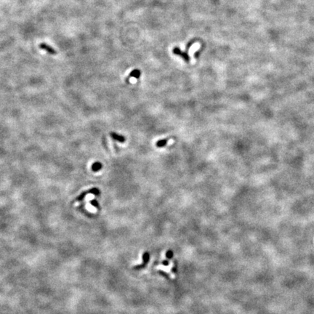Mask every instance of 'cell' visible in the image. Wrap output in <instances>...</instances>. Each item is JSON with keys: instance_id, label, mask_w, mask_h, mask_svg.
<instances>
[{"instance_id": "2", "label": "cell", "mask_w": 314, "mask_h": 314, "mask_svg": "<svg viewBox=\"0 0 314 314\" xmlns=\"http://www.w3.org/2000/svg\"><path fill=\"white\" fill-rule=\"evenodd\" d=\"M173 53L174 54L178 55H179V56L182 57V58H183L186 62H188L190 61V57H189V55H188V53H187V52L181 51L180 48H175L173 50Z\"/></svg>"}, {"instance_id": "6", "label": "cell", "mask_w": 314, "mask_h": 314, "mask_svg": "<svg viewBox=\"0 0 314 314\" xmlns=\"http://www.w3.org/2000/svg\"><path fill=\"white\" fill-rule=\"evenodd\" d=\"M102 164L99 162H96L92 165V170L93 172H97V171H100L102 169Z\"/></svg>"}, {"instance_id": "3", "label": "cell", "mask_w": 314, "mask_h": 314, "mask_svg": "<svg viewBox=\"0 0 314 314\" xmlns=\"http://www.w3.org/2000/svg\"><path fill=\"white\" fill-rule=\"evenodd\" d=\"M40 48L42 49V50H45V51H47L48 53H50V54L51 55H55L56 54V51H55V49H53L52 47H50V45H47V44L45 43H42L40 44Z\"/></svg>"}, {"instance_id": "9", "label": "cell", "mask_w": 314, "mask_h": 314, "mask_svg": "<svg viewBox=\"0 0 314 314\" xmlns=\"http://www.w3.org/2000/svg\"><path fill=\"white\" fill-rule=\"evenodd\" d=\"M172 253L171 251H169L168 253H167V258H172Z\"/></svg>"}, {"instance_id": "4", "label": "cell", "mask_w": 314, "mask_h": 314, "mask_svg": "<svg viewBox=\"0 0 314 314\" xmlns=\"http://www.w3.org/2000/svg\"><path fill=\"white\" fill-rule=\"evenodd\" d=\"M110 136L112 138H113L114 141H118V142H120V143H124L125 142V138L124 137L123 135H120L117 134V133L116 132H110Z\"/></svg>"}, {"instance_id": "7", "label": "cell", "mask_w": 314, "mask_h": 314, "mask_svg": "<svg viewBox=\"0 0 314 314\" xmlns=\"http://www.w3.org/2000/svg\"><path fill=\"white\" fill-rule=\"evenodd\" d=\"M140 76H141V71L138 69L133 70L130 74V77H134L136 78V79H138V78L140 77Z\"/></svg>"}, {"instance_id": "5", "label": "cell", "mask_w": 314, "mask_h": 314, "mask_svg": "<svg viewBox=\"0 0 314 314\" xmlns=\"http://www.w3.org/2000/svg\"><path fill=\"white\" fill-rule=\"evenodd\" d=\"M169 140H170L169 138H165V139L159 140V141H158L156 143V146H157L158 148L164 147V146L167 145V143H168Z\"/></svg>"}, {"instance_id": "1", "label": "cell", "mask_w": 314, "mask_h": 314, "mask_svg": "<svg viewBox=\"0 0 314 314\" xmlns=\"http://www.w3.org/2000/svg\"><path fill=\"white\" fill-rule=\"evenodd\" d=\"M100 190H99L98 188H91V189L87 190V191L83 192V193H81L79 196L76 197V198L75 199V201L76 202V201H82V200L84 199V198H85V196H87V195L89 194V193H91V194H94V195H95V196H99V195H100Z\"/></svg>"}, {"instance_id": "8", "label": "cell", "mask_w": 314, "mask_h": 314, "mask_svg": "<svg viewBox=\"0 0 314 314\" xmlns=\"http://www.w3.org/2000/svg\"><path fill=\"white\" fill-rule=\"evenodd\" d=\"M90 203H91V204H92L93 206H95V207L97 208V209H100V206H99L98 202H97V201H96L95 199L91 200V201H90Z\"/></svg>"}]
</instances>
